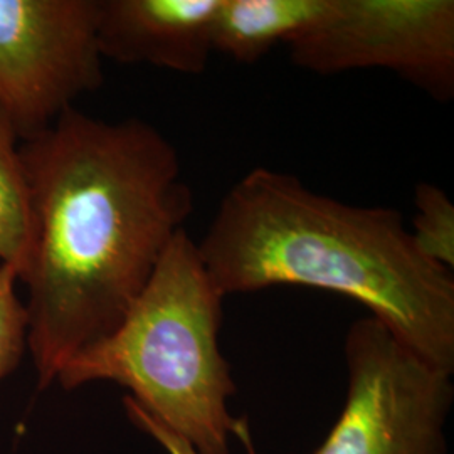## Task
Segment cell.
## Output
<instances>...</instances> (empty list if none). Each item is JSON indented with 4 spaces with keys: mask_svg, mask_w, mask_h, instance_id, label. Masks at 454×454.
Returning <instances> with one entry per match:
<instances>
[{
    "mask_svg": "<svg viewBox=\"0 0 454 454\" xmlns=\"http://www.w3.org/2000/svg\"><path fill=\"white\" fill-rule=\"evenodd\" d=\"M20 155L34 243L19 281L39 389L114 333L194 211L177 148L140 118L69 108Z\"/></svg>",
    "mask_w": 454,
    "mask_h": 454,
    "instance_id": "cell-1",
    "label": "cell"
},
{
    "mask_svg": "<svg viewBox=\"0 0 454 454\" xmlns=\"http://www.w3.org/2000/svg\"><path fill=\"white\" fill-rule=\"evenodd\" d=\"M197 249L224 298L281 285L339 293L453 375V271L422 256L395 209L350 206L256 167L223 197Z\"/></svg>",
    "mask_w": 454,
    "mask_h": 454,
    "instance_id": "cell-2",
    "label": "cell"
},
{
    "mask_svg": "<svg viewBox=\"0 0 454 454\" xmlns=\"http://www.w3.org/2000/svg\"><path fill=\"white\" fill-rule=\"evenodd\" d=\"M223 300L184 229L114 333L71 358L56 382H114L197 453L229 454L246 426L227 409L236 384L219 347Z\"/></svg>",
    "mask_w": 454,
    "mask_h": 454,
    "instance_id": "cell-3",
    "label": "cell"
},
{
    "mask_svg": "<svg viewBox=\"0 0 454 454\" xmlns=\"http://www.w3.org/2000/svg\"><path fill=\"white\" fill-rule=\"evenodd\" d=\"M345 406L315 454H448L451 373L419 357L373 317L345 340Z\"/></svg>",
    "mask_w": 454,
    "mask_h": 454,
    "instance_id": "cell-4",
    "label": "cell"
},
{
    "mask_svg": "<svg viewBox=\"0 0 454 454\" xmlns=\"http://www.w3.org/2000/svg\"><path fill=\"white\" fill-rule=\"evenodd\" d=\"M103 80L98 0H0V106L20 144Z\"/></svg>",
    "mask_w": 454,
    "mask_h": 454,
    "instance_id": "cell-5",
    "label": "cell"
},
{
    "mask_svg": "<svg viewBox=\"0 0 454 454\" xmlns=\"http://www.w3.org/2000/svg\"><path fill=\"white\" fill-rule=\"evenodd\" d=\"M288 46L293 65L317 74L382 67L436 101L454 97L453 0H333Z\"/></svg>",
    "mask_w": 454,
    "mask_h": 454,
    "instance_id": "cell-6",
    "label": "cell"
},
{
    "mask_svg": "<svg viewBox=\"0 0 454 454\" xmlns=\"http://www.w3.org/2000/svg\"><path fill=\"white\" fill-rule=\"evenodd\" d=\"M221 0H98L103 59L202 74Z\"/></svg>",
    "mask_w": 454,
    "mask_h": 454,
    "instance_id": "cell-7",
    "label": "cell"
},
{
    "mask_svg": "<svg viewBox=\"0 0 454 454\" xmlns=\"http://www.w3.org/2000/svg\"><path fill=\"white\" fill-rule=\"evenodd\" d=\"M333 0H221L212 49L239 65H254L276 44H290L330 14Z\"/></svg>",
    "mask_w": 454,
    "mask_h": 454,
    "instance_id": "cell-8",
    "label": "cell"
},
{
    "mask_svg": "<svg viewBox=\"0 0 454 454\" xmlns=\"http://www.w3.org/2000/svg\"><path fill=\"white\" fill-rule=\"evenodd\" d=\"M34 243L31 189L20 155V138L0 106V264L20 275Z\"/></svg>",
    "mask_w": 454,
    "mask_h": 454,
    "instance_id": "cell-9",
    "label": "cell"
},
{
    "mask_svg": "<svg viewBox=\"0 0 454 454\" xmlns=\"http://www.w3.org/2000/svg\"><path fill=\"white\" fill-rule=\"evenodd\" d=\"M416 215L411 239L422 256L433 264L453 271L454 204L434 184L419 182L414 191Z\"/></svg>",
    "mask_w": 454,
    "mask_h": 454,
    "instance_id": "cell-10",
    "label": "cell"
},
{
    "mask_svg": "<svg viewBox=\"0 0 454 454\" xmlns=\"http://www.w3.org/2000/svg\"><path fill=\"white\" fill-rule=\"evenodd\" d=\"M19 273L0 264V380L14 372L27 350V313L17 296Z\"/></svg>",
    "mask_w": 454,
    "mask_h": 454,
    "instance_id": "cell-11",
    "label": "cell"
},
{
    "mask_svg": "<svg viewBox=\"0 0 454 454\" xmlns=\"http://www.w3.org/2000/svg\"><path fill=\"white\" fill-rule=\"evenodd\" d=\"M123 406H125V412H127L131 424L135 427H138L140 431H144L150 438L155 439L162 446L165 453L199 454L185 439L180 438L179 434L170 431L165 424L155 419L150 412H146L144 407L138 406L130 395H127L123 399Z\"/></svg>",
    "mask_w": 454,
    "mask_h": 454,
    "instance_id": "cell-12",
    "label": "cell"
}]
</instances>
